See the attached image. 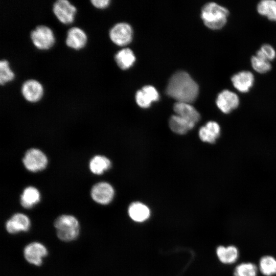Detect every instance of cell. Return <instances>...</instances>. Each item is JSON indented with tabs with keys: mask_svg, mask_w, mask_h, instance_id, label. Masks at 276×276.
Returning <instances> with one entry per match:
<instances>
[{
	"mask_svg": "<svg viewBox=\"0 0 276 276\" xmlns=\"http://www.w3.org/2000/svg\"><path fill=\"white\" fill-rule=\"evenodd\" d=\"M114 191L110 184L99 182L94 185L90 190V195L94 201L101 204H107L112 200Z\"/></svg>",
	"mask_w": 276,
	"mask_h": 276,
	"instance_id": "ba28073f",
	"label": "cell"
},
{
	"mask_svg": "<svg viewBox=\"0 0 276 276\" xmlns=\"http://www.w3.org/2000/svg\"><path fill=\"white\" fill-rule=\"evenodd\" d=\"M275 50L270 45L264 44L257 52L256 55L270 61L275 58Z\"/></svg>",
	"mask_w": 276,
	"mask_h": 276,
	"instance_id": "83f0119b",
	"label": "cell"
},
{
	"mask_svg": "<svg viewBox=\"0 0 276 276\" xmlns=\"http://www.w3.org/2000/svg\"><path fill=\"white\" fill-rule=\"evenodd\" d=\"M114 59L118 66L121 69L126 70L133 64L135 61V57L130 49L125 48L116 53Z\"/></svg>",
	"mask_w": 276,
	"mask_h": 276,
	"instance_id": "7402d4cb",
	"label": "cell"
},
{
	"mask_svg": "<svg viewBox=\"0 0 276 276\" xmlns=\"http://www.w3.org/2000/svg\"><path fill=\"white\" fill-rule=\"evenodd\" d=\"M20 200L24 208L30 209L40 201V192L33 186H28L23 190Z\"/></svg>",
	"mask_w": 276,
	"mask_h": 276,
	"instance_id": "ac0fdd59",
	"label": "cell"
},
{
	"mask_svg": "<svg viewBox=\"0 0 276 276\" xmlns=\"http://www.w3.org/2000/svg\"><path fill=\"white\" fill-rule=\"evenodd\" d=\"M258 269L265 276L276 275V259L270 255L262 257L259 260Z\"/></svg>",
	"mask_w": 276,
	"mask_h": 276,
	"instance_id": "603a6c76",
	"label": "cell"
},
{
	"mask_svg": "<svg viewBox=\"0 0 276 276\" xmlns=\"http://www.w3.org/2000/svg\"><path fill=\"white\" fill-rule=\"evenodd\" d=\"M58 238L64 241L75 239L79 233V224L73 216L62 215L58 217L54 222Z\"/></svg>",
	"mask_w": 276,
	"mask_h": 276,
	"instance_id": "3957f363",
	"label": "cell"
},
{
	"mask_svg": "<svg viewBox=\"0 0 276 276\" xmlns=\"http://www.w3.org/2000/svg\"><path fill=\"white\" fill-rule=\"evenodd\" d=\"M15 77V74L9 66L8 60L3 59L0 61V84L3 85L12 81Z\"/></svg>",
	"mask_w": 276,
	"mask_h": 276,
	"instance_id": "484cf974",
	"label": "cell"
},
{
	"mask_svg": "<svg viewBox=\"0 0 276 276\" xmlns=\"http://www.w3.org/2000/svg\"><path fill=\"white\" fill-rule=\"evenodd\" d=\"M22 163L27 170L37 172L44 170L48 164L47 155L41 150L31 148L28 150L22 158Z\"/></svg>",
	"mask_w": 276,
	"mask_h": 276,
	"instance_id": "5b68a950",
	"label": "cell"
},
{
	"mask_svg": "<svg viewBox=\"0 0 276 276\" xmlns=\"http://www.w3.org/2000/svg\"><path fill=\"white\" fill-rule=\"evenodd\" d=\"M217 256L219 261L224 264H232L239 258V251L238 248L233 245L227 246L220 245L216 248Z\"/></svg>",
	"mask_w": 276,
	"mask_h": 276,
	"instance_id": "2e32d148",
	"label": "cell"
},
{
	"mask_svg": "<svg viewBox=\"0 0 276 276\" xmlns=\"http://www.w3.org/2000/svg\"><path fill=\"white\" fill-rule=\"evenodd\" d=\"M47 254L45 246L39 242L31 243L24 249L26 260L29 263L37 266L41 265L42 258L45 257Z\"/></svg>",
	"mask_w": 276,
	"mask_h": 276,
	"instance_id": "8fae6325",
	"label": "cell"
},
{
	"mask_svg": "<svg viewBox=\"0 0 276 276\" xmlns=\"http://www.w3.org/2000/svg\"><path fill=\"white\" fill-rule=\"evenodd\" d=\"M33 45L40 50H47L54 44L55 38L52 29L45 25H38L30 34Z\"/></svg>",
	"mask_w": 276,
	"mask_h": 276,
	"instance_id": "277c9868",
	"label": "cell"
},
{
	"mask_svg": "<svg viewBox=\"0 0 276 276\" xmlns=\"http://www.w3.org/2000/svg\"><path fill=\"white\" fill-rule=\"evenodd\" d=\"M135 99L138 105L142 108L149 107L152 102L142 89L136 92Z\"/></svg>",
	"mask_w": 276,
	"mask_h": 276,
	"instance_id": "f1b7e54d",
	"label": "cell"
},
{
	"mask_svg": "<svg viewBox=\"0 0 276 276\" xmlns=\"http://www.w3.org/2000/svg\"><path fill=\"white\" fill-rule=\"evenodd\" d=\"M53 12L62 24H72L77 12L76 7L67 0H57L53 4Z\"/></svg>",
	"mask_w": 276,
	"mask_h": 276,
	"instance_id": "8992f818",
	"label": "cell"
},
{
	"mask_svg": "<svg viewBox=\"0 0 276 276\" xmlns=\"http://www.w3.org/2000/svg\"><path fill=\"white\" fill-rule=\"evenodd\" d=\"M220 134L219 124L214 121L208 122L199 130V136L201 141L209 143H214Z\"/></svg>",
	"mask_w": 276,
	"mask_h": 276,
	"instance_id": "e0dca14e",
	"label": "cell"
},
{
	"mask_svg": "<svg viewBox=\"0 0 276 276\" xmlns=\"http://www.w3.org/2000/svg\"><path fill=\"white\" fill-rule=\"evenodd\" d=\"M30 226L29 218L24 214L16 213L8 220L6 224L7 231L11 234H15L19 232H26Z\"/></svg>",
	"mask_w": 276,
	"mask_h": 276,
	"instance_id": "4fadbf2b",
	"label": "cell"
},
{
	"mask_svg": "<svg viewBox=\"0 0 276 276\" xmlns=\"http://www.w3.org/2000/svg\"><path fill=\"white\" fill-rule=\"evenodd\" d=\"M128 213L130 218L134 221L143 222L149 217L150 210L146 205L139 202H135L130 205Z\"/></svg>",
	"mask_w": 276,
	"mask_h": 276,
	"instance_id": "ffe728a7",
	"label": "cell"
},
{
	"mask_svg": "<svg viewBox=\"0 0 276 276\" xmlns=\"http://www.w3.org/2000/svg\"><path fill=\"white\" fill-rule=\"evenodd\" d=\"M231 80L237 90L242 93H246L252 86L254 77L249 71H242L235 74Z\"/></svg>",
	"mask_w": 276,
	"mask_h": 276,
	"instance_id": "9a60e30c",
	"label": "cell"
},
{
	"mask_svg": "<svg viewBox=\"0 0 276 276\" xmlns=\"http://www.w3.org/2000/svg\"><path fill=\"white\" fill-rule=\"evenodd\" d=\"M259 14L266 16L269 20L276 21V1L264 0L257 6Z\"/></svg>",
	"mask_w": 276,
	"mask_h": 276,
	"instance_id": "cb8c5ba5",
	"label": "cell"
},
{
	"mask_svg": "<svg viewBox=\"0 0 276 276\" xmlns=\"http://www.w3.org/2000/svg\"><path fill=\"white\" fill-rule=\"evenodd\" d=\"M132 34L131 26L125 22L116 24L111 28L109 33L111 40L120 46H124L129 43L132 40Z\"/></svg>",
	"mask_w": 276,
	"mask_h": 276,
	"instance_id": "52a82bcc",
	"label": "cell"
},
{
	"mask_svg": "<svg viewBox=\"0 0 276 276\" xmlns=\"http://www.w3.org/2000/svg\"><path fill=\"white\" fill-rule=\"evenodd\" d=\"M87 42V35L80 28L73 27L67 30L65 43L68 48L79 50L85 47Z\"/></svg>",
	"mask_w": 276,
	"mask_h": 276,
	"instance_id": "30bf717a",
	"label": "cell"
},
{
	"mask_svg": "<svg viewBox=\"0 0 276 276\" xmlns=\"http://www.w3.org/2000/svg\"><path fill=\"white\" fill-rule=\"evenodd\" d=\"M20 91L24 98L31 103L40 101L43 95L42 84L37 80L33 79L25 81L21 85Z\"/></svg>",
	"mask_w": 276,
	"mask_h": 276,
	"instance_id": "9c48e42d",
	"label": "cell"
},
{
	"mask_svg": "<svg viewBox=\"0 0 276 276\" xmlns=\"http://www.w3.org/2000/svg\"><path fill=\"white\" fill-rule=\"evenodd\" d=\"M239 104L238 96L234 93L223 90L217 96L216 104L219 109L224 113H228L236 108Z\"/></svg>",
	"mask_w": 276,
	"mask_h": 276,
	"instance_id": "7c38bea8",
	"label": "cell"
},
{
	"mask_svg": "<svg viewBox=\"0 0 276 276\" xmlns=\"http://www.w3.org/2000/svg\"><path fill=\"white\" fill-rule=\"evenodd\" d=\"M110 1L109 0H91L90 3L92 5L98 9H104L107 7Z\"/></svg>",
	"mask_w": 276,
	"mask_h": 276,
	"instance_id": "4dcf8cb0",
	"label": "cell"
},
{
	"mask_svg": "<svg viewBox=\"0 0 276 276\" xmlns=\"http://www.w3.org/2000/svg\"><path fill=\"white\" fill-rule=\"evenodd\" d=\"M229 11L217 3L206 4L202 9L201 17L205 25L213 30L222 28L226 24Z\"/></svg>",
	"mask_w": 276,
	"mask_h": 276,
	"instance_id": "7a4b0ae2",
	"label": "cell"
},
{
	"mask_svg": "<svg viewBox=\"0 0 276 276\" xmlns=\"http://www.w3.org/2000/svg\"><path fill=\"white\" fill-rule=\"evenodd\" d=\"M251 63L254 69L260 73H265L271 67L269 61L257 55L252 57Z\"/></svg>",
	"mask_w": 276,
	"mask_h": 276,
	"instance_id": "4316f807",
	"label": "cell"
},
{
	"mask_svg": "<svg viewBox=\"0 0 276 276\" xmlns=\"http://www.w3.org/2000/svg\"><path fill=\"white\" fill-rule=\"evenodd\" d=\"M258 267L252 262H242L234 269L233 276H257Z\"/></svg>",
	"mask_w": 276,
	"mask_h": 276,
	"instance_id": "d4e9b609",
	"label": "cell"
},
{
	"mask_svg": "<svg viewBox=\"0 0 276 276\" xmlns=\"http://www.w3.org/2000/svg\"><path fill=\"white\" fill-rule=\"evenodd\" d=\"M173 109L176 115L195 124L200 120L199 113L190 103L177 102Z\"/></svg>",
	"mask_w": 276,
	"mask_h": 276,
	"instance_id": "5bb4252c",
	"label": "cell"
},
{
	"mask_svg": "<svg viewBox=\"0 0 276 276\" xmlns=\"http://www.w3.org/2000/svg\"><path fill=\"white\" fill-rule=\"evenodd\" d=\"M142 90L147 95L152 102L156 101L159 99V95L157 90L152 86L146 85Z\"/></svg>",
	"mask_w": 276,
	"mask_h": 276,
	"instance_id": "f546056e",
	"label": "cell"
},
{
	"mask_svg": "<svg viewBox=\"0 0 276 276\" xmlns=\"http://www.w3.org/2000/svg\"><path fill=\"white\" fill-rule=\"evenodd\" d=\"M198 92L197 84L184 71L175 73L166 88L167 94L178 102L191 103L196 99Z\"/></svg>",
	"mask_w": 276,
	"mask_h": 276,
	"instance_id": "6da1fadb",
	"label": "cell"
},
{
	"mask_svg": "<svg viewBox=\"0 0 276 276\" xmlns=\"http://www.w3.org/2000/svg\"><path fill=\"white\" fill-rule=\"evenodd\" d=\"M195 124L176 114L172 116L169 120V126L171 130L179 134H185L192 129Z\"/></svg>",
	"mask_w": 276,
	"mask_h": 276,
	"instance_id": "d6986e66",
	"label": "cell"
},
{
	"mask_svg": "<svg viewBox=\"0 0 276 276\" xmlns=\"http://www.w3.org/2000/svg\"><path fill=\"white\" fill-rule=\"evenodd\" d=\"M111 162L106 157L97 155L94 156L89 161V168L91 173L96 175L103 174L110 168Z\"/></svg>",
	"mask_w": 276,
	"mask_h": 276,
	"instance_id": "44dd1931",
	"label": "cell"
}]
</instances>
